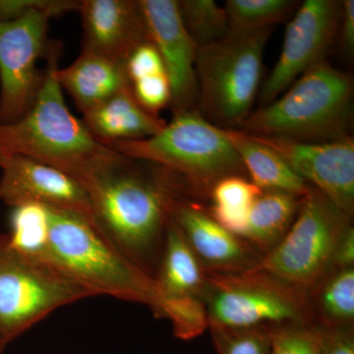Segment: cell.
Listing matches in <instances>:
<instances>
[{"mask_svg":"<svg viewBox=\"0 0 354 354\" xmlns=\"http://www.w3.org/2000/svg\"><path fill=\"white\" fill-rule=\"evenodd\" d=\"M48 239L43 263L51 266L94 295L145 304L169 319L174 335L192 339L206 330L207 316L197 299L169 304L152 277L128 260L104 236L91 216L48 207Z\"/></svg>","mask_w":354,"mask_h":354,"instance_id":"cell-1","label":"cell"},{"mask_svg":"<svg viewBox=\"0 0 354 354\" xmlns=\"http://www.w3.org/2000/svg\"><path fill=\"white\" fill-rule=\"evenodd\" d=\"M59 44L48 46L43 84L31 109L19 120L0 124V147L65 172L84 185L127 157L104 145L64 102L57 78Z\"/></svg>","mask_w":354,"mask_h":354,"instance_id":"cell-2","label":"cell"},{"mask_svg":"<svg viewBox=\"0 0 354 354\" xmlns=\"http://www.w3.org/2000/svg\"><path fill=\"white\" fill-rule=\"evenodd\" d=\"M83 187L95 225L128 260L151 276L149 263L158 247H164L176 198L167 176L143 174L127 158Z\"/></svg>","mask_w":354,"mask_h":354,"instance_id":"cell-3","label":"cell"},{"mask_svg":"<svg viewBox=\"0 0 354 354\" xmlns=\"http://www.w3.org/2000/svg\"><path fill=\"white\" fill-rule=\"evenodd\" d=\"M351 76L323 62L307 70L276 100L239 125L255 136L304 142L348 137L353 114Z\"/></svg>","mask_w":354,"mask_h":354,"instance_id":"cell-4","label":"cell"},{"mask_svg":"<svg viewBox=\"0 0 354 354\" xmlns=\"http://www.w3.org/2000/svg\"><path fill=\"white\" fill-rule=\"evenodd\" d=\"M104 145L124 157L160 165L195 183L214 184L244 169L225 130L191 109L176 113L171 122L148 138Z\"/></svg>","mask_w":354,"mask_h":354,"instance_id":"cell-5","label":"cell"},{"mask_svg":"<svg viewBox=\"0 0 354 354\" xmlns=\"http://www.w3.org/2000/svg\"><path fill=\"white\" fill-rule=\"evenodd\" d=\"M269 29L230 32L225 39L198 48L196 77L202 106L225 125H241L251 113L259 90Z\"/></svg>","mask_w":354,"mask_h":354,"instance_id":"cell-6","label":"cell"},{"mask_svg":"<svg viewBox=\"0 0 354 354\" xmlns=\"http://www.w3.org/2000/svg\"><path fill=\"white\" fill-rule=\"evenodd\" d=\"M92 291L55 268L30 259L0 234V346L29 330L51 312L84 298Z\"/></svg>","mask_w":354,"mask_h":354,"instance_id":"cell-7","label":"cell"},{"mask_svg":"<svg viewBox=\"0 0 354 354\" xmlns=\"http://www.w3.org/2000/svg\"><path fill=\"white\" fill-rule=\"evenodd\" d=\"M348 216L310 189L285 236L248 274L299 288L313 285L332 264Z\"/></svg>","mask_w":354,"mask_h":354,"instance_id":"cell-8","label":"cell"},{"mask_svg":"<svg viewBox=\"0 0 354 354\" xmlns=\"http://www.w3.org/2000/svg\"><path fill=\"white\" fill-rule=\"evenodd\" d=\"M80 1L41 0L11 20L0 21V124H10L28 113L43 84L38 60L48 50V23Z\"/></svg>","mask_w":354,"mask_h":354,"instance_id":"cell-9","label":"cell"},{"mask_svg":"<svg viewBox=\"0 0 354 354\" xmlns=\"http://www.w3.org/2000/svg\"><path fill=\"white\" fill-rule=\"evenodd\" d=\"M206 314L212 329H260L265 324H304L295 295L260 274L209 279Z\"/></svg>","mask_w":354,"mask_h":354,"instance_id":"cell-10","label":"cell"},{"mask_svg":"<svg viewBox=\"0 0 354 354\" xmlns=\"http://www.w3.org/2000/svg\"><path fill=\"white\" fill-rule=\"evenodd\" d=\"M342 2L306 0L288 26L281 55L261 87L263 104L276 100L307 70L325 62L339 35Z\"/></svg>","mask_w":354,"mask_h":354,"instance_id":"cell-11","label":"cell"},{"mask_svg":"<svg viewBox=\"0 0 354 354\" xmlns=\"http://www.w3.org/2000/svg\"><path fill=\"white\" fill-rule=\"evenodd\" d=\"M255 136V135H253ZM271 147L305 183H311L337 209L351 216L354 206V141L351 137L304 142L255 136Z\"/></svg>","mask_w":354,"mask_h":354,"instance_id":"cell-12","label":"cell"},{"mask_svg":"<svg viewBox=\"0 0 354 354\" xmlns=\"http://www.w3.org/2000/svg\"><path fill=\"white\" fill-rule=\"evenodd\" d=\"M149 41L157 48L171 87L176 113L190 109L198 95V46L184 25L178 1L139 0Z\"/></svg>","mask_w":354,"mask_h":354,"instance_id":"cell-13","label":"cell"},{"mask_svg":"<svg viewBox=\"0 0 354 354\" xmlns=\"http://www.w3.org/2000/svg\"><path fill=\"white\" fill-rule=\"evenodd\" d=\"M1 169L0 200L11 208L35 203L92 218L87 191L65 172L20 155L9 156Z\"/></svg>","mask_w":354,"mask_h":354,"instance_id":"cell-14","label":"cell"},{"mask_svg":"<svg viewBox=\"0 0 354 354\" xmlns=\"http://www.w3.org/2000/svg\"><path fill=\"white\" fill-rule=\"evenodd\" d=\"M83 50L124 64L135 48L149 41L138 1L82 0Z\"/></svg>","mask_w":354,"mask_h":354,"instance_id":"cell-15","label":"cell"},{"mask_svg":"<svg viewBox=\"0 0 354 354\" xmlns=\"http://www.w3.org/2000/svg\"><path fill=\"white\" fill-rule=\"evenodd\" d=\"M83 116L86 127L104 144L148 138L165 125L137 102L131 84Z\"/></svg>","mask_w":354,"mask_h":354,"instance_id":"cell-16","label":"cell"},{"mask_svg":"<svg viewBox=\"0 0 354 354\" xmlns=\"http://www.w3.org/2000/svg\"><path fill=\"white\" fill-rule=\"evenodd\" d=\"M171 218L199 259L223 269L245 262L246 250L239 239L194 205L174 198Z\"/></svg>","mask_w":354,"mask_h":354,"instance_id":"cell-17","label":"cell"},{"mask_svg":"<svg viewBox=\"0 0 354 354\" xmlns=\"http://www.w3.org/2000/svg\"><path fill=\"white\" fill-rule=\"evenodd\" d=\"M57 78L83 114L131 84L124 64L83 50L73 64L57 69Z\"/></svg>","mask_w":354,"mask_h":354,"instance_id":"cell-18","label":"cell"},{"mask_svg":"<svg viewBox=\"0 0 354 354\" xmlns=\"http://www.w3.org/2000/svg\"><path fill=\"white\" fill-rule=\"evenodd\" d=\"M153 279L169 304L197 298V293L205 285L199 258L171 218L165 232L158 271Z\"/></svg>","mask_w":354,"mask_h":354,"instance_id":"cell-19","label":"cell"},{"mask_svg":"<svg viewBox=\"0 0 354 354\" xmlns=\"http://www.w3.org/2000/svg\"><path fill=\"white\" fill-rule=\"evenodd\" d=\"M225 130L242 165L251 176V183L261 190L279 191L300 197L308 194V184L291 169L274 149L242 130Z\"/></svg>","mask_w":354,"mask_h":354,"instance_id":"cell-20","label":"cell"},{"mask_svg":"<svg viewBox=\"0 0 354 354\" xmlns=\"http://www.w3.org/2000/svg\"><path fill=\"white\" fill-rule=\"evenodd\" d=\"M304 197L279 191H264L254 203L245 237L262 247L276 245L285 236Z\"/></svg>","mask_w":354,"mask_h":354,"instance_id":"cell-21","label":"cell"},{"mask_svg":"<svg viewBox=\"0 0 354 354\" xmlns=\"http://www.w3.org/2000/svg\"><path fill=\"white\" fill-rule=\"evenodd\" d=\"M262 192L255 184L241 176L218 179L212 189V218L235 236H245L251 209Z\"/></svg>","mask_w":354,"mask_h":354,"instance_id":"cell-22","label":"cell"},{"mask_svg":"<svg viewBox=\"0 0 354 354\" xmlns=\"http://www.w3.org/2000/svg\"><path fill=\"white\" fill-rule=\"evenodd\" d=\"M12 209L9 245L25 257L43 262L50 228L48 207L31 203Z\"/></svg>","mask_w":354,"mask_h":354,"instance_id":"cell-23","label":"cell"},{"mask_svg":"<svg viewBox=\"0 0 354 354\" xmlns=\"http://www.w3.org/2000/svg\"><path fill=\"white\" fill-rule=\"evenodd\" d=\"M225 12L230 32L269 29L290 15L297 7L292 0H227Z\"/></svg>","mask_w":354,"mask_h":354,"instance_id":"cell-24","label":"cell"},{"mask_svg":"<svg viewBox=\"0 0 354 354\" xmlns=\"http://www.w3.org/2000/svg\"><path fill=\"white\" fill-rule=\"evenodd\" d=\"M184 25L198 48L225 39L230 24L225 7L214 0H183L178 1Z\"/></svg>","mask_w":354,"mask_h":354,"instance_id":"cell-25","label":"cell"},{"mask_svg":"<svg viewBox=\"0 0 354 354\" xmlns=\"http://www.w3.org/2000/svg\"><path fill=\"white\" fill-rule=\"evenodd\" d=\"M323 313L334 324H344L354 317V270L342 269L333 276L321 293Z\"/></svg>","mask_w":354,"mask_h":354,"instance_id":"cell-26","label":"cell"},{"mask_svg":"<svg viewBox=\"0 0 354 354\" xmlns=\"http://www.w3.org/2000/svg\"><path fill=\"white\" fill-rule=\"evenodd\" d=\"M213 330L214 341L218 354H270V330Z\"/></svg>","mask_w":354,"mask_h":354,"instance_id":"cell-27","label":"cell"},{"mask_svg":"<svg viewBox=\"0 0 354 354\" xmlns=\"http://www.w3.org/2000/svg\"><path fill=\"white\" fill-rule=\"evenodd\" d=\"M270 354H318L321 330L304 324H290L270 330Z\"/></svg>","mask_w":354,"mask_h":354,"instance_id":"cell-28","label":"cell"},{"mask_svg":"<svg viewBox=\"0 0 354 354\" xmlns=\"http://www.w3.org/2000/svg\"><path fill=\"white\" fill-rule=\"evenodd\" d=\"M133 95L147 111L158 115L171 102V87L167 73L139 79L131 83Z\"/></svg>","mask_w":354,"mask_h":354,"instance_id":"cell-29","label":"cell"},{"mask_svg":"<svg viewBox=\"0 0 354 354\" xmlns=\"http://www.w3.org/2000/svg\"><path fill=\"white\" fill-rule=\"evenodd\" d=\"M130 83L145 77L167 73L164 62L156 46L151 41H144L131 51L124 64Z\"/></svg>","mask_w":354,"mask_h":354,"instance_id":"cell-30","label":"cell"},{"mask_svg":"<svg viewBox=\"0 0 354 354\" xmlns=\"http://www.w3.org/2000/svg\"><path fill=\"white\" fill-rule=\"evenodd\" d=\"M318 354H354L353 332L342 327L321 330Z\"/></svg>","mask_w":354,"mask_h":354,"instance_id":"cell-31","label":"cell"},{"mask_svg":"<svg viewBox=\"0 0 354 354\" xmlns=\"http://www.w3.org/2000/svg\"><path fill=\"white\" fill-rule=\"evenodd\" d=\"M341 46L344 53L351 57L354 53V1L346 0L342 2L341 20L339 35Z\"/></svg>","mask_w":354,"mask_h":354,"instance_id":"cell-32","label":"cell"},{"mask_svg":"<svg viewBox=\"0 0 354 354\" xmlns=\"http://www.w3.org/2000/svg\"><path fill=\"white\" fill-rule=\"evenodd\" d=\"M339 265L342 269L353 268L354 263V230L348 227L337 242L333 263Z\"/></svg>","mask_w":354,"mask_h":354,"instance_id":"cell-33","label":"cell"},{"mask_svg":"<svg viewBox=\"0 0 354 354\" xmlns=\"http://www.w3.org/2000/svg\"><path fill=\"white\" fill-rule=\"evenodd\" d=\"M9 153H7L6 151L3 150V149L0 147V167L3 165L4 162H6L7 158L9 157Z\"/></svg>","mask_w":354,"mask_h":354,"instance_id":"cell-34","label":"cell"},{"mask_svg":"<svg viewBox=\"0 0 354 354\" xmlns=\"http://www.w3.org/2000/svg\"><path fill=\"white\" fill-rule=\"evenodd\" d=\"M3 351H4V348H2V346H0V354L3 353Z\"/></svg>","mask_w":354,"mask_h":354,"instance_id":"cell-35","label":"cell"}]
</instances>
